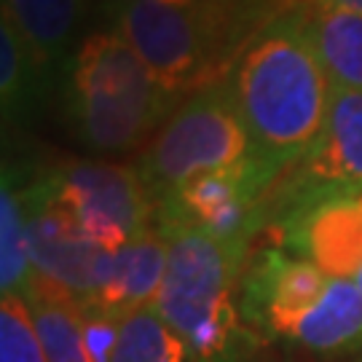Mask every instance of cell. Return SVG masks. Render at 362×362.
Instances as JSON below:
<instances>
[{
	"label": "cell",
	"instance_id": "obj_5",
	"mask_svg": "<svg viewBox=\"0 0 362 362\" xmlns=\"http://www.w3.org/2000/svg\"><path fill=\"white\" fill-rule=\"evenodd\" d=\"M252 153L231 78L196 89L153 134L137 172L158 204L180 182L196 175L233 167Z\"/></svg>",
	"mask_w": 362,
	"mask_h": 362
},
{
	"label": "cell",
	"instance_id": "obj_2",
	"mask_svg": "<svg viewBox=\"0 0 362 362\" xmlns=\"http://www.w3.org/2000/svg\"><path fill=\"white\" fill-rule=\"evenodd\" d=\"M116 33H91L62 67V107L67 127L91 153H129L164 127L180 107Z\"/></svg>",
	"mask_w": 362,
	"mask_h": 362
},
{
	"label": "cell",
	"instance_id": "obj_13",
	"mask_svg": "<svg viewBox=\"0 0 362 362\" xmlns=\"http://www.w3.org/2000/svg\"><path fill=\"white\" fill-rule=\"evenodd\" d=\"M306 27L330 86L362 91V13L306 3Z\"/></svg>",
	"mask_w": 362,
	"mask_h": 362
},
{
	"label": "cell",
	"instance_id": "obj_11",
	"mask_svg": "<svg viewBox=\"0 0 362 362\" xmlns=\"http://www.w3.org/2000/svg\"><path fill=\"white\" fill-rule=\"evenodd\" d=\"M167 260L169 242L158 228H151L143 236L132 239L129 245L118 247L113 255L110 279L94 309H103L124 320L132 311L153 306L167 274Z\"/></svg>",
	"mask_w": 362,
	"mask_h": 362
},
{
	"label": "cell",
	"instance_id": "obj_4",
	"mask_svg": "<svg viewBox=\"0 0 362 362\" xmlns=\"http://www.w3.org/2000/svg\"><path fill=\"white\" fill-rule=\"evenodd\" d=\"M164 236L169 260L153 309L185 341L196 362H250L260 346V336L245 322L239 306L250 239L202 231Z\"/></svg>",
	"mask_w": 362,
	"mask_h": 362
},
{
	"label": "cell",
	"instance_id": "obj_8",
	"mask_svg": "<svg viewBox=\"0 0 362 362\" xmlns=\"http://www.w3.org/2000/svg\"><path fill=\"white\" fill-rule=\"evenodd\" d=\"M354 191H362V91L330 89L322 129L274 188L269 226L306 202Z\"/></svg>",
	"mask_w": 362,
	"mask_h": 362
},
{
	"label": "cell",
	"instance_id": "obj_9",
	"mask_svg": "<svg viewBox=\"0 0 362 362\" xmlns=\"http://www.w3.org/2000/svg\"><path fill=\"white\" fill-rule=\"evenodd\" d=\"M25 202L35 276L62 290L81 309H94L110 279L116 250L97 245L73 228L49 199L43 172L25 180Z\"/></svg>",
	"mask_w": 362,
	"mask_h": 362
},
{
	"label": "cell",
	"instance_id": "obj_15",
	"mask_svg": "<svg viewBox=\"0 0 362 362\" xmlns=\"http://www.w3.org/2000/svg\"><path fill=\"white\" fill-rule=\"evenodd\" d=\"M30 228L22 172L6 161L0 185V290L3 296L25 298L33 285Z\"/></svg>",
	"mask_w": 362,
	"mask_h": 362
},
{
	"label": "cell",
	"instance_id": "obj_10",
	"mask_svg": "<svg viewBox=\"0 0 362 362\" xmlns=\"http://www.w3.org/2000/svg\"><path fill=\"white\" fill-rule=\"evenodd\" d=\"M272 228L285 250L362 290V191L306 202Z\"/></svg>",
	"mask_w": 362,
	"mask_h": 362
},
{
	"label": "cell",
	"instance_id": "obj_20",
	"mask_svg": "<svg viewBox=\"0 0 362 362\" xmlns=\"http://www.w3.org/2000/svg\"><path fill=\"white\" fill-rule=\"evenodd\" d=\"M156 3H175V6H204L212 0H156Z\"/></svg>",
	"mask_w": 362,
	"mask_h": 362
},
{
	"label": "cell",
	"instance_id": "obj_14",
	"mask_svg": "<svg viewBox=\"0 0 362 362\" xmlns=\"http://www.w3.org/2000/svg\"><path fill=\"white\" fill-rule=\"evenodd\" d=\"M3 13L54 67L73 57V40L89 13V0H3Z\"/></svg>",
	"mask_w": 362,
	"mask_h": 362
},
{
	"label": "cell",
	"instance_id": "obj_17",
	"mask_svg": "<svg viewBox=\"0 0 362 362\" xmlns=\"http://www.w3.org/2000/svg\"><path fill=\"white\" fill-rule=\"evenodd\" d=\"M113 362H196V357L161 314L145 306L121 320Z\"/></svg>",
	"mask_w": 362,
	"mask_h": 362
},
{
	"label": "cell",
	"instance_id": "obj_6",
	"mask_svg": "<svg viewBox=\"0 0 362 362\" xmlns=\"http://www.w3.org/2000/svg\"><path fill=\"white\" fill-rule=\"evenodd\" d=\"M46 191L78 233L107 250L156 228V202L137 167L73 158L43 172Z\"/></svg>",
	"mask_w": 362,
	"mask_h": 362
},
{
	"label": "cell",
	"instance_id": "obj_18",
	"mask_svg": "<svg viewBox=\"0 0 362 362\" xmlns=\"http://www.w3.org/2000/svg\"><path fill=\"white\" fill-rule=\"evenodd\" d=\"M0 362H49L25 298L0 300Z\"/></svg>",
	"mask_w": 362,
	"mask_h": 362
},
{
	"label": "cell",
	"instance_id": "obj_19",
	"mask_svg": "<svg viewBox=\"0 0 362 362\" xmlns=\"http://www.w3.org/2000/svg\"><path fill=\"white\" fill-rule=\"evenodd\" d=\"M311 6H330V8H346V11L362 13V0H303Z\"/></svg>",
	"mask_w": 362,
	"mask_h": 362
},
{
	"label": "cell",
	"instance_id": "obj_12",
	"mask_svg": "<svg viewBox=\"0 0 362 362\" xmlns=\"http://www.w3.org/2000/svg\"><path fill=\"white\" fill-rule=\"evenodd\" d=\"M57 67L25 40L3 13L0 16V110L3 124H22L46 103Z\"/></svg>",
	"mask_w": 362,
	"mask_h": 362
},
{
	"label": "cell",
	"instance_id": "obj_3",
	"mask_svg": "<svg viewBox=\"0 0 362 362\" xmlns=\"http://www.w3.org/2000/svg\"><path fill=\"white\" fill-rule=\"evenodd\" d=\"M245 322L263 338L336 357L362 349V290L285 247H263L239 282Z\"/></svg>",
	"mask_w": 362,
	"mask_h": 362
},
{
	"label": "cell",
	"instance_id": "obj_1",
	"mask_svg": "<svg viewBox=\"0 0 362 362\" xmlns=\"http://www.w3.org/2000/svg\"><path fill=\"white\" fill-rule=\"evenodd\" d=\"M228 78L252 156L285 177L322 129L333 89L311 46L306 3L298 0L260 27Z\"/></svg>",
	"mask_w": 362,
	"mask_h": 362
},
{
	"label": "cell",
	"instance_id": "obj_16",
	"mask_svg": "<svg viewBox=\"0 0 362 362\" xmlns=\"http://www.w3.org/2000/svg\"><path fill=\"white\" fill-rule=\"evenodd\" d=\"M49 362H91L83 336V309L62 290L33 276L25 296Z\"/></svg>",
	"mask_w": 362,
	"mask_h": 362
},
{
	"label": "cell",
	"instance_id": "obj_7",
	"mask_svg": "<svg viewBox=\"0 0 362 362\" xmlns=\"http://www.w3.org/2000/svg\"><path fill=\"white\" fill-rule=\"evenodd\" d=\"M279 180L276 169L250 153L233 167L196 175L172 188L156 204V228L252 239L269 226V202Z\"/></svg>",
	"mask_w": 362,
	"mask_h": 362
}]
</instances>
